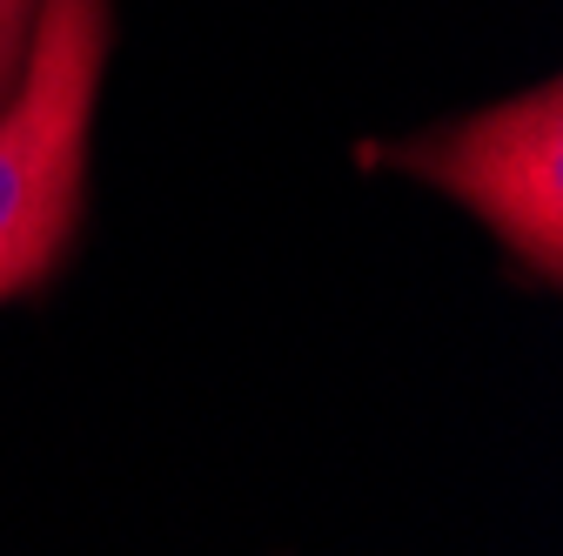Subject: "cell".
<instances>
[{
	"mask_svg": "<svg viewBox=\"0 0 563 556\" xmlns=\"http://www.w3.org/2000/svg\"><path fill=\"white\" fill-rule=\"evenodd\" d=\"M101 60L108 0H41L21 81L0 101V296L41 282L81 215Z\"/></svg>",
	"mask_w": 563,
	"mask_h": 556,
	"instance_id": "cell-1",
	"label": "cell"
},
{
	"mask_svg": "<svg viewBox=\"0 0 563 556\" xmlns=\"http://www.w3.org/2000/svg\"><path fill=\"white\" fill-rule=\"evenodd\" d=\"M416 168L497 229L530 268H563V94L556 81L450 127Z\"/></svg>",
	"mask_w": 563,
	"mask_h": 556,
	"instance_id": "cell-2",
	"label": "cell"
},
{
	"mask_svg": "<svg viewBox=\"0 0 563 556\" xmlns=\"http://www.w3.org/2000/svg\"><path fill=\"white\" fill-rule=\"evenodd\" d=\"M34 8H41V0H0V101H8L14 81H21L27 34H34Z\"/></svg>",
	"mask_w": 563,
	"mask_h": 556,
	"instance_id": "cell-3",
	"label": "cell"
}]
</instances>
